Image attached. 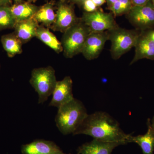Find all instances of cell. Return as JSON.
Returning <instances> with one entry per match:
<instances>
[{
  "label": "cell",
  "instance_id": "1",
  "mask_svg": "<svg viewBox=\"0 0 154 154\" xmlns=\"http://www.w3.org/2000/svg\"><path fill=\"white\" fill-rule=\"evenodd\" d=\"M85 134L102 141L128 143L130 134L124 132L119 123L106 112L98 111L88 114L73 135Z\"/></svg>",
  "mask_w": 154,
  "mask_h": 154
},
{
  "label": "cell",
  "instance_id": "2",
  "mask_svg": "<svg viewBox=\"0 0 154 154\" xmlns=\"http://www.w3.org/2000/svg\"><path fill=\"white\" fill-rule=\"evenodd\" d=\"M58 109L56 124L64 135L73 134L88 115L82 102L75 98Z\"/></svg>",
  "mask_w": 154,
  "mask_h": 154
},
{
  "label": "cell",
  "instance_id": "3",
  "mask_svg": "<svg viewBox=\"0 0 154 154\" xmlns=\"http://www.w3.org/2000/svg\"><path fill=\"white\" fill-rule=\"evenodd\" d=\"M89 28L81 20L64 32L61 43L63 55L72 58L81 53L88 36L91 33Z\"/></svg>",
  "mask_w": 154,
  "mask_h": 154
},
{
  "label": "cell",
  "instance_id": "4",
  "mask_svg": "<svg viewBox=\"0 0 154 154\" xmlns=\"http://www.w3.org/2000/svg\"><path fill=\"white\" fill-rule=\"evenodd\" d=\"M108 40L111 42L110 53L112 59L117 60L135 47L140 31L128 30L118 26L107 31Z\"/></svg>",
  "mask_w": 154,
  "mask_h": 154
},
{
  "label": "cell",
  "instance_id": "5",
  "mask_svg": "<svg viewBox=\"0 0 154 154\" xmlns=\"http://www.w3.org/2000/svg\"><path fill=\"white\" fill-rule=\"evenodd\" d=\"M57 82L52 67L33 69L29 82L38 94V104L44 103L52 95Z\"/></svg>",
  "mask_w": 154,
  "mask_h": 154
},
{
  "label": "cell",
  "instance_id": "6",
  "mask_svg": "<svg viewBox=\"0 0 154 154\" xmlns=\"http://www.w3.org/2000/svg\"><path fill=\"white\" fill-rule=\"evenodd\" d=\"M125 16L136 30L141 32L154 29V7L151 0L144 5L133 6Z\"/></svg>",
  "mask_w": 154,
  "mask_h": 154
},
{
  "label": "cell",
  "instance_id": "7",
  "mask_svg": "<svg viewBox=\"0 0 154 154\" xmlns=\"http://www.w3.org/2000/svg\"><path fill=\"white\" fill-rule=\"evenodd\" d=\"M81 19L91 32L107 31L118 27L112 13L99 9L92 13L84 12Z\"/></svg>",
  "mask_w": 154,
  "mask_h": 154
},
{
  "label": "cell",
  "instance_id": "8",
  "mask_svg": "<svg viewBox=\"0 0 154 154\" xmlns=\"http://www.w3.org/2000/svg\"><path fill=\"white\" fill-rule=\"evenodd\" d=\"M74 5L60 2L56 13L55 22L50 29L63 33L80 21L75 14Z\"/></svg>",
  "mask_w": 154,
  "mask_h": 154
},
{
  "label": "cell",
  "instance_id": "9",
  "mask_svg": "<svg viewBox=\"0 0 154 154\" xmlns=\"http://www.w3.org/2000/svg\"><path fill=\"white\" fill-rule=\"evenodd\" d=\"M108 40L107 31L91 32L87 38L81 53L86 59L93 60L99 57Z\"/></svg>",
  "mask_w": 154,
  "mask_h": 154
},
{
  "label": "cell",
  "instance_id": "10",
  "mask_svg": "<svg viewBox=\"0 0 154 154\" xmlns=\"http://www.w3.org/2000/svg\"><path fill=\"white\" fill-rule=\"evenodd\" d=\"M73 82L67 76L60 81H57L52 94V98L49 106L59 108L74 99L72 94Z\"/></svg>",
  "mask_w": 154,
  "mask_h": 154
},
{
  "label": "cell",
  "instance_id": "11",
  "mask_svg": "<svg viewBox=\"0 0 154 154\" xmlns=\"http://www.w3.org/2000/svg\"><path fill=\"white\" fill-rule=\"evenodd\" d=\"M21 152L22 154H67L53 142L42 139L23 145Z\"/></svg>",
  "mask_w": 154,
  "mask_h": 154
},
{
  "label": "cell",
  "instance_id": "12",
  "mask_svg": "<svg viewBox=\"0 0 154 154\" xmlns=\"http://www.w3.org/2000/svg\"><path fill=\"white\" fill-rule=\"evenodd\" d=\"M134 48L135 54L131 65L143 59L154 60V41L149 38L144 31L140 32Z\"/></svg>",
  "mask_w": 154,
  "mask_h": 154
},
{
  "label": "cell",
  "instance_id": "13",
  "mask_svg": "<svg viewBox=\"0 0 154 154\" xmlns=\"http://www.w3.org/2000/svg\"><path fill=\"white\" fill-rule=\"evenodd\" d=\"M124 145L118 142L102 141L94 139L82 145L77 150V154H111L113 149Z\"/></svg>",
  "mask_w": 154,
  "mask_h": 154
},
{
  "label": "cell",
  "instance_id": "14",
  "mask_svg": "<svg viewBox=\"0 0 154 154\" xmlns=\"http://www.w3.org/2000/svg\"><path fill=\"white\" fill-rule=\"evenodd\" d=\"M39 24L33 18L16 22L14 32L23 44L36 37V31Z\"/></svg>",
  "mask_w": 154,
  "mask_h": 154
},
{
  "label": "cell",
  "instance_id": "15",
  "mask_svg": "<svg viewBox=\"0 0 154 154\" xmlns=\"http://www.w3.org/2000/svg\"><path fill=\"white\" fill-rule=\"evenodd\" d=\"M147 131L145 134L133 136L130 134L128 141L129 143H137L140 147L143 154H154V129L152 127L151 119H148L147 121Z\"/></svg>",
  "mask_w": 154,
  "mask_h": 154
},
{
  "label": "cell",
  "instance_id": "16",
  "mask_svg": "<svg viewBox=\"0 0 154 154\" xmlns=\"http://www.w3.org/2000/svg\"><path fill=\"white\" fill-rule=\"evenodd\" d=\"M39 8L28 2L14 4L10 6L11 13L17 22L33 18Z\"/></svg>",
  "mask_w": 154,
  "mask_h": 154
},
{
  "label": "cell",
  "instance_id": "17",
  "mask_svg": "<svg viewBox=\"0 0 154 154\" xmlns=\"http://www.w3.org/2000/svg\"><path fill=\"white\" fill-rule=\"evenodd\" d=\"M36 37L57 53L63 51L61 42L59 41L56 36L51 32L49 28L42 25H39L36 31Z\"/></svg>",
  "mask_w": 154,
  "mask_h": 154
},
{
  "label": "cell",
  "instance_id": "18",
  "mask_svg": "<svg viewBox=\"0 0 154 154\" xmlns=\"http://www.w3.org/2000/svg\"><path fill=\"white\" fill-rule=\"evenodd\" d=\"M2 45L9 57H13L22 52L23 43L14 33L3 35L1 37Z\"/></svg>",
  "mask_w": 154,
  "mask_h": 154
},
{
  "label": "cell",
  "instance_id": "19",
  "mask_svg": "<svg viewBox=\"0 0 154 154\" xmlns=\"http://www.w3.org/2000/svg\"><path fill=\"white\" fill-rule=\"evenodd\" d=\"M33 18L38 23H41L42 25L50 29L56 19L53 3L51 2H47L39 7Z\"/></svg>",
  "mask_w": 154,
  "mask_h": 154
},
{
  "label": "cell",
  "instance_id": "20",
  "mask_svg": "<svg viewBox=\"0 0 154 154\" xmlns=\"http://www.w3.org/2000/svg\"><path fill=\"white\" fill-rule=\"evenodd\" d=\"M16 22L10 6H0V30L14 28Z\"/></svg>",
  "mask_w": 154,
  "mask_h": 154
},
{
  "label": "cell",
  "instance_id": "21",
  "mask_svg": "<svg viewBox=\"0 0 154 154\" xmlns=\"http://www.w3.org/2000/svg\"><path fill=\"white\" fill-rule=\"evenodd\" d=\"M133 6L131 0H118L108 9L115 17L126 15Z\"/></svg>",
  "mask_w": 154,
  "mask_h": 154
},
{
  "label": "cell",
  "instance_id": "22",
  "mask_svg": "<svg viewBox=\"0 0 154 154\" xmlns=\"http://www.w3.org/2000/svg\"><path fill=\"white\" fill-rule=\"evenodd\" d=\"M81 6L85 11V12L87 13L95 12L99 9L92 0H86Z\"/></svg>",
  "mask_w": 154,
  "mask_h": 154
},
{
  "label": "cell",
  "instance_id": "23",
  "mask_svg": "<svg viewBox=\"0 0 154 154\" xmlns=\"http://www.w3.org/2000/svg\"><path fill=\"white\" fill-rule=\"evenodd\" d=\"M133 6H143L149 2L150 0H131Z\"/></svg>",
  "mask_w": 154,
  "mask_h": 154
},
{
  "label": "cell",
  "instance_id": "24",
  "mask_svg": "<svg viewBox=\"0 0 154 154\" xmlns=\"http://www.w3.org/2000/svg\"><path fill=\"white\" fill-rule=\"evenodd\" d=\"M144 32L149 38L154 41V29L144 31Z\"/></svg>",
  "mask_w": 154,
  "mask_h": 154
},
{
  "label": "cell",
  "instance_id": "25",
  "mask_svg": "<svg viewBox=\"0 0 154 154\" xmlns=\"http://www.w3.org/2000/svg\"><path fill=\"white\" fill-rule=\"evenodd\" d=\"M13 0H0V6H11Z\"/></svg>",
  "mask_w": 154,
  "mask_h": 154
},
{
  "label": "cell",
  "instance_id": "26",
  "mask_svg": "<svg viewBox=\"0 0 154 154\" xmlns=\"http://www.w3.org/2000/svg\"><path fill=\"white\" fill-rule=\"evenodd\" d=\"M98 8H100L101 6L106 3V0H92Z\"/></svg>",
  "mask_w": 154,
  "mask_h": 154
},
{
  "label": "cell",
  "instance_id": "27",
  "mask_svg": "<svg viewBox=\"0 0 154 154\" xmlns=\"http://www.w3.org/2000/svg\"><path fill=\"white\" fill-rule=\"evenodd\" d=\"M86 0H69L71 4L73 5H78L81 6L83 3Z\"/></svg>",
  "mask_w": 154,
  "mask_h": 154
},
{
  "label": "cell",
  "instance_id": "28",
  "mask_svg": "<svg viewBox=\"0 0 154 154\" xmlns=\"http://www.w3.org/2000/svg\"><path fill=\"white\" fill-rule=\"evenodd\" d=\"M118 0H106V3H107V8H109L113 4L116 2Z\"/></svg>",
  "mask_w": 154,
  "mask_h": 154
},
{
  "label": "cell",
  "instance_id": "29",
  "mask_svg": "<svg viewBox=\"0 0 154 154\" xmlns=\"http://www.w3.org/2000/svg\"><path fill=\"white\" fill-rule=\"evenodd\" d=\"M14 2V4H19L24 2L23 0H13Z\"/></svg>",
  "mask_w": 154,
  "mask_h": 154
},
{
  "label": "cell",
  "instance_id": "30",
  "mask_svg": "<svg viewBox=\"0 0 154 154\" xmlns=\"http://www.w3.org/2000/svg\"><path fill=\"white\" fill-rule=\"evenodd\" d=\"M151 123L152 127L154 129V116L152 119V120H151Z\"/></svg>",
  "mask_w": 154,
  "mask_h": 154
},
{
  "label": "cell",
  "instance_id": "31",
  "mask_svg": "<svg viewBox=\"0 0 154 154\" xmlns=\"http://www.w3.org/2000/svg\"><path fill=\"white\" fill-rule=\"evenodd\" d=\"M36 1V0H28V2L30 3H34Z\"/></svg>",
  "mask_w": 154,
  "mask_h": 154
},
{
  "label": "cell",
  "instance_id": "32",
  "mask_svg": "<svg viewBox=\"0 0 154 154\" xmlns=\"http://www.w3.org/2000/svg\"><path fill=\"white\" fill-rule=\"evenodd\" d=\"M151 1L152 4L153 5L154 7V0H151Z\"/></svg>",
  "mask_w": 154,
  "mask_h": 154
},
{
  "label": "cell",
  "instance_id": "33",
  "mask_svg": "<svg viewBox=\"0 0 154 154\" xmlns=\"http://www.w3.org/2000/svg\"><path fill=\"white\" fill-rule=\"evenodd\" d=\"M59 1L60 2H65L66 0H59Z\"/></svg>",
  "mask_w": 154,
  "mask_h": 154
},
{
  "label": "cell",
  "instance_id": "34",
  "mask_svg": "<svg viewBox=\"0 0 154 154\" xmlns=\"http://www.w3.org/2000/svg\"><path fill=\"white\" fill-rule=\"evenodd\" d=\"M0 68H1V66H0Z\"/></svg>",
  "mask_w": 154,
  "mask_h": 154
}]
</instances>
